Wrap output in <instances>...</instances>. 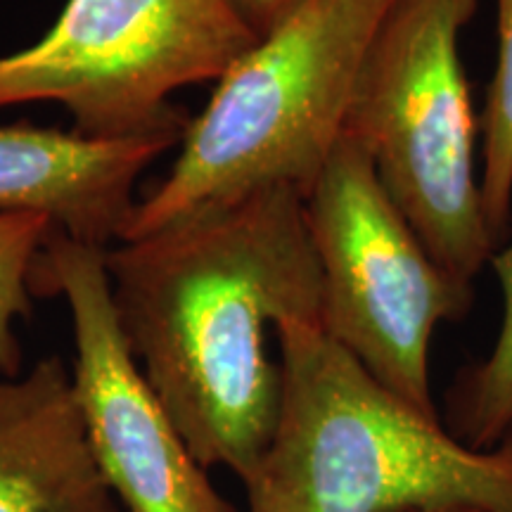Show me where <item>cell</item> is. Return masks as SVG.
Masks as SVG:
<instances>
[{
  "instance_id": "6da1fadb",
  "label": "cell",
  "mask_w": 512,
  "mask_h": 512,
  "mask_svg": "<svg viewBox=\"0 0 512 512\" xmlns=\"http://www.w3.org/2000/svg\"><path fill=\"white\" fill-rule=\"evenodd\" d=\"M105 268L128 349L190 453L242 482L278 420L268 335L320 325L304 197L280 185L200 209L107 247Z\"/></svg>"
},
{
  "instance_id": "7a4b0ae2",
  "label": "cell",
  "mask_w": 512,
  "mask_h": 512,
  "mask_svg": "<svg viewBox=\"0 0 512 512\" xmlns=\"http://www.w3.org/2000/svg\"><path fill=\"white\" fill-rule=\"evenodd\" d=\"M280 406L249 512H512V437L467 446L311 320L275 325Z\"/></svg>"
},
{
  "instance_id": "3957f363",
  "label": "cell",
  "mask_w": 512,
  "mask_h": 512,
  "mask_svg": "<svg viewBox=\"0 0 512 512\" xmlns=\"http://www.w3.org/2000/svg\"><path fill=\"white\" fill-rule=\"evenodd\" d=\"M394 0H304L216 81L174 166L117 242L266 188L309 195L344 136L356 81Z\"/></svg>"
},
{
  "instance_id": "277c9868",
  "label": "cell",
  "mask_w": 512,
  "mask_h": 512,
  "mask_svg": "<svg viewBox=\"0 0 512 512\" xmlns=\"http://www.w3.org/2000/svg\"><path fill=\"white\" fill-rule=\"evenodd\" d=\"M479 0H394L358 74L344 136L366 150L422 245L465 283L498 242L484 216L460 34Z\"/></svg>"
},
{
  "instance_id": "5b68a950",
  "label": "cell",
  "mask_w": 512,
  "mask_h": 512,
  "mask_svg": "<svg viewBox=\"0 0 512 512\" xmlns=\"http://www.w3.org/2000/svg\"><path fill=\"white\" fill-rule=\"evenodd\" d=\"M256 41L226 0H67L41 41L0 57V110L55 102L86 138H183L171 95L216 83Z\"/></svg>"
},
{
  "instance_id": "8992f818",
  "label": "cell",
  "mask_w": 512,
  "mask_h": 512,
  "mask_svg": "<svg viewBox=\"0 0 512 512\" xmlns=\"http://www.w3.org/2000/svg\"><path fill=\"white\" fill-rule=\"evenodd\" d=\"M304 204L323 287L320 328L389 392L439 415L432 339L467 316L475 285L422 245L354 138L342 136Z\"/></svg>"
},
{
  "instance_id": "52a82bcc",
  "label": "cell",
  "mask_w": 512,
  "mask_h": 512,
  "mask_svg": "<svg viewBox=\"0 0 512 512\" xmlns=\"http://www.w3.org/2000/svg\"><path fill=\"white\" fill-rule=\"evenodd\" d=\"M105 249L55 226L31 273L34 297H62L69 306L74 399L102 482L124 512H235L128 349L112 304Z\"/></svg>"
},
{
  "instance_id": "ba28073f",
  "label": "cell",
  "mask_w": 512,
  "mask_h": 512,
  "mask_svg": "<svg viewBox=\"0 0 512 512\" xmlns=\"http://www.w3.org/2000/svg\"><path fill=\"white\" fill-rule=\"evenodd\" d=\"M178 136L95 140L36 124L0 126V211H36L86 245L107 247L131 214L133 188Z\"/></svg>"
},
{
  "instance_id": "9c48e42d",
  "label": "cell",
  "mask_w": 512,
  "mask_h": 512,
  "mask_svg": "<svg viewBox=\"0 0 512 512\" xmlns=\"http://www.w3.org/2000/svg\"><path fill=\"white\" fill-rule=\"evenodd\" d=\"M0 512H121L88 451L60 356L0 377Z\"/></svg>"
},
{
  "instance_id": "30bf717a",
  "label": "cell",
  "mask_w": 512,
  "mask_h": 512,
  "mask_svg": "<svg viewBox=\"0 0 512 512\" xmlns=\"http://www.w3.org/2000/svg\"><path fill=\"white\" fill-rule=\"evenodd\" d=\"M489 266L503 294L501 330L484 361L465 368L448 392V430L479 451L512 437V238L496 247Z\"/></svg>"
},
{
  "instance_id": "8fae6325",
  "label": "cell",
  "mask_w": 512,
  "mask_h": 512,
  "mask_svg": "<svg viewBox=\"0 0 512 512\" xmlns=\"http://www.w3.org/2000/svg\"><path fill=\"white\" fill-rule=\"evenodd\" d=\"M498 57L486 88L479 131H482V185L484 216L498 245L512 216V0H496Z\"/></svg>"
},
{
  "instance_id": "7c38bea8",
  "label": "cell",
  "mask_w": 512,
  "mask_h": 512,
  "mask_svg": "<svg viewBox=\"0 0 512 512\" xmlns=\"http://www.w3.org/2000/svg\"><path fill=\"white\" fill-rule=\"evenodd\" d=\"M55 223L36 211H0V377L22 375L15 323L31 311V273Z\"/></svg>"
},
{
  "instance_id": "4fadbf2b",
  "label": "cell",
  "mask_w": 512,
  "mask_h": 512,
  "mask_svg": "<svg viewBox=\"0 0 512 512\" xmlns=\"http://www.w3.org/2000/svg\"><path fill=\"white\" fill-rule=\"evenodd\" d=\"M226 3L256 38H264L302 8L304 0H226Z\"/></svg>"
}]
</instances>
